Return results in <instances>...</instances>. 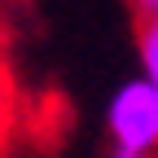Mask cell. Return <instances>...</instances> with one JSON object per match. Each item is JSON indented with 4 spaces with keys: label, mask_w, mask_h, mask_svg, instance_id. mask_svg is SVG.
<instances>
[{
    "label": "cell",
    "mask_w": 158,
    "mask_h": 158,
    "mask_svg": "<svg viewBox=\"0 0 158 158\" xmlns=\"http://www.w3.org/2000/svg\"><path fill=\"white\" fill-rule=\"evenodd\" d=\"M106 158H145V154H132V149H118V145H110V154Z\"/></svg>",
    "instance_id": "277c9868"
},
{
    "label": "cell",
    "mask_w": 158,
    "mask_h": 158,
    "mask_svg": "<svg viewBox=\"0 0 158 158\" xmlns=\"http://www.w3.org/2000/svg\"><path fill=\"white\" fill-rule=\"evenodd\" d=\"M106 132H110V145H118V149H132L145 158L158 149V88L149 79L132 75L110 92Z\"/></svg>",
    "instance_id": "6da1fadb"
},
{
    "label": "cell",
    "mask_w": 158,
    "mask_h": 158,
    "mask_svg": "<svg viewBox=\"0 0 158 158\" xmlns=\"http://www.w3.org/2000/svg\"><path fill=\"white\" fill-rule=\"evenodd\" d=\"M136 57H141V79L158 88V18L141 22V35H136Z\"/></svg>",
    "instance_id": "7a4b0ae2"
},
{
    "label": "cell",
    "mask_w": 158,
    "mask_h": 158,
    "mask_svg": "<svg viewBox=\"0 0 158 158\" xmlns=\"http://www.w3.org/2000/svg\"><path fill=\"white\" fill-rule=\"evenodd\" d=\"M132 9L141 13V22H149V18H158V0H132Z\"/></svg>",
    "instance_id": "3957f363"
}]
</instances>
